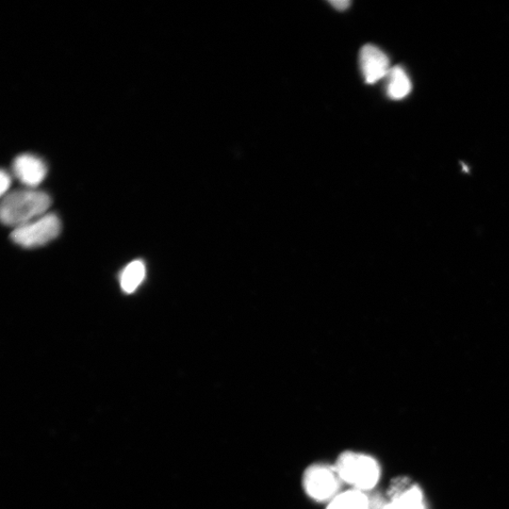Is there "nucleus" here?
I'll return each instance as SVG.
<instances>
[{"label": "nucleus", "mask_w": 509, "mask_h": 509, "mask_svg": "<svg viewBox=\"0 0 509 509\" xmlns=\"http://www.w3.org/2000/svg\"><path fill=\"white\" fill-rule=\"evenodd\" d=\"M51 206V196L45 192L29 188L18 190L4 196L0 217L5 226L16 228L46 215Z\"/></svg>", "instance_id": "nucleus-1"}, {"label": "nucleus", "mask_w": 509, "mask_h": 509, "mask_svg": "<svg viewBox=\"0 0 509 509\" xmlns=\"http://www.w3.org/2000/svg\"><path fill=\"white\" fill-rule=\"evenodd\" d=\"M343 483L367 492L379 483L382 469L376 459L357 452L342 453L335 464Z\"/></svg>", "instance_id": "nucleus-2"}, {"label": "nucleus", "mask_w": 509, "mask_h": 509, "mask_svg": "<svg viewBox=\"0 0 509 509\" xmlns=\"http://www.w3.org/2000/svg\"><path fill=\"white\" fill-rule=\"evenodd\" d=\"M307 496L318 503H330L341 494L343 481L336 468L325 464L309 466L303 475Z\"/></svg>", "instance_id": "nucleus-3"}, {"label": "nucleus", "mask_w": 509, "mask_h": 509, "mask_svg": "<svg viewBox=\"0 0 509 509\" xmlns=\"http://www.w3.org/2000/svg\"><path fill=\"white\" fill-rule=\"evenodd\" d=\"M62 224L54 213L46 215L13 229L11 238L25 249H36L55 240L61 233Z\"/></svg>", "instance_id": "nucleus-4"}, {"label": "nucleus", "mask_w": 509, "mask_h": 509, "mask_svg": "<svg viewBox=\"0 0 509 509\" xmlns=\"http://www.w3.org/2000/svg\"><path fill=\"white\" fill-rule=\"evenodd\" d=\"M361 72L368 85L386 78L390 70V60L380 47L365 45L359 53Z\"/></svg>", "instance_id": "nucleus-5"}, {"label": "nucleus", "mask_w": 509, "mask_h": 509, "mask_svg": "<svg viewBox=\"0 0 509 509\" xmlns=\"http://www.w3.org/2000/svg\"><path fill=\"white\" fill-rule=\"evenodd\" d=\"M12 171L20 182L29 189H37L45 180L47 168L45 161L32 154L16 157L12 163Z\"/></svg>", "instance_id": "nucleus-6"}, {"label": "nucleus", "mask_w": 509, "mask_h": 509, "mask_svg": "<svg viewBox=\"0 0 509 509\" xmlns=\"http://www.w3.org/2000/svg\"><path fill=\"white\" fill-rule=\"evenodd\" d=\"M387 78V94L391 100L400 101L412 92L413 85L406 70L397 65L390 69Z\"/></svg>", "instance_id": "nucleus-7"}, {"label": "nucleus", "mask_w": 509, "mask_h": 509, "mask_svg": "<svg viewBox=\"0 0 509 509\" xmlns=\"http://www.w3.org/2000/svg\"><path fill=\"white\" fill-rule=\"evenodd\" d=\"M326 509H371V497L355 488L341 491L327 504Z\"/></svg>", "instance_id": "nucleus-8"}, {"label": "nucleus", "mask_w": 509, "mask_h": 509, "mask_svg": "<svg viewBox=\"0 0 509 509\" xmlns=\"http://www.w3.org/2000/svg\"><path fill=\"white\" fill-rule=\"evenodd\" d=\"M145 275L146 267L143 260L129 262L120 273L119 283L122 291L127 294L135 292L144 282Z\"/></svg>", "instance_id": "nucleus-9"}, {"label": "nucleus", "mask_w": 509, "mask_h": 509, "mask_svg": "<svg viewBox=\"0 0 509 509\" xmlns=\"http://www.w3.org/2000/svg\"><path fill=\"white\" fill-rule=\"evenodd\" d=\"M382 509H426L423 490L414 483L402 495L389 500Z\"/></svg>", "instance_id": "nucleus-10"}, {"label": "nucleus", "mask_w": 509, "mask_h": 509, "mask_svg": "<svg viewBox=\"0 0 509 509\" xmlns=\"http://www.w3.org/2000/svg\"><path fill=\"white\" fill-rule=\"evenodd\" d=\"M11 185L12 178L10 175L5 171H2V174H0V192H2L3 197L9 193Z\"/></svg>", "instance_id": "nucleus-11"}, {"label": "nucleus", "mask_w": 509, "mask_h": 509, "mask_svg": "<svg viewBox=\"0 0 509 509\" xmlns=\"http://www.w3.org/2000/svg\"><path fill=\"white\" fill-rule=\"evenodd\" d=\"M331 4L338 11H346L350 6V2L349 0H334L331 2Z\"/></svg>", "instance_id": "nucleus-12"}]
</instances>
